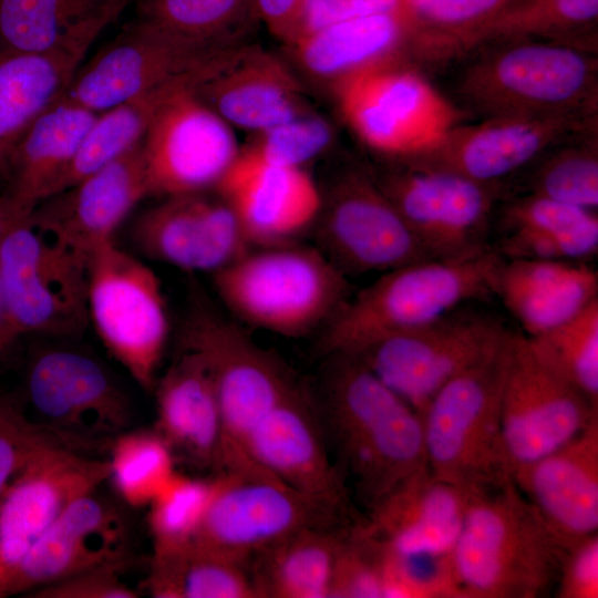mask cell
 Listing matches in <instances>:
<instances>
[{"label": "cell", "mask_w": 598, "mask_h": 598, "mask_svg": "<svg viewBox=\"0 0 598 598\" xmlns=\"http://www.w3.org/2000/svg\"><path fill=\"white\" fill-rule=\"evenodd\" d=\"M215 486V477L199 480L177 472L173 475L148 505L153 554L177 549L194 539Z\"/></svg>", "instance_id": "44"}, {"label": "cell", "mask_w": 598, "mask_h": 598, "mask_svg": "<svg viewBox=\"0 0 598 598\" xmlns=\"http://www.w3.org/2000/svg\"><path fill=\"white\" fill-rule=\"evenodd\" d=\"M247 454L257 468L297 493L353 517L351 489L330 458L317 408L299 384L254 429Z\"/></svg>", "instance_id": "21"}, {"label": "cell", "mask_w": 598, "mask_h": 598, "mask_svg": "<svg viewBox=\"0 0 598 598\" xmlns=\"http://www.w3.org/2000/svg\"><path fill=\"white\" fill-rule=\"evenodd\" d=\"M133 0H0V49L40 52L107 25Z\"/></svg>", "instance_id": "35"}, {"label": "cell", "mask_w": 598, "mask_h": 598, "mask_svg": "<svg viewBox=\"0 0 598 598\" xmlns=\"http://www.w3.org/2000/svg\"><path fill=\"white\" fill-rule=\"evenodd\" d=\"M388 11L409 14L404 0H307L299 31L293 39L340 19Z\"/></svg>", "instance_id": "50"}, {"label": "cell", "mask_w": 598, "mask_h": 598, "mask_svg": "<svg viewBox=\"0 0 598 598\" xmlns=\"http://www.w3.org/2000/svg\"><path fill=\"white\" fill-rule=\"evenodd\" d=\"M3 230H4V220H3L2 208H1V205H0V243H1V239H2Z\"/></svg>", "instance_id": "53"}, {"label": "cell", "mask_w": 598, "mask_h": 598, "mask_svg": "<svg viewBox=\"0 0 598 598\" xmlns=\"http://www.w3.org/2000/svg\"><path fill=\"white\" fill-rule=\"evenodd\" d=\"M109 473L107 460L58 437L34 448L0 498V586L60 514Z\"/></svg>", "instance_id": "18"}, {"label": "cell", "mask_w": 598, "mask_h": 598, "mask_svg": "<svg viewBox=\"0 0 598 598\" xmlns=\"http://www.w3.org/2000/svg\"><path fill=\"white\" fill-rule=\"evenodd\" d=\"M226 308L241 322L286 338L324 327L351 297L347 276L317 247H252L212 275Z\"/></svg>", "instance_id": "6"}, {"label": "cell", "mask_w": 598, "mask_h": 598, "mask_svg": "<svg viewBox=\"0 0 598 598\" xmlns=\"http://www.w3.org/2000/svg\"><path fill=\"white\" fill-rule=\"evenodd\" d=\"M503 258L493 250L455 259H423L382 272L350 297L323 327L319 348L355 353L383 337L429 323L470 302L495 297Z\"/></svg>", "instance_id": "4"}, {"label": "cell", "mask_w": 598, "mask_h": 598, "mask_svg": "<svg viewBox=\"0 0 598 598\" xmlns=\"http://www.w3.org/2000/svg\"><path fill=\"white\" fill-rule=\"evenodd\" d=\"M526 338L540 362L598 404V299L563 324Z\"/></svg>", "instance_id": "43"}, {"label": "cell", "mask_w": 598, "mask_h": 598, "mask_svg": "<svg viewBox=\"0 0 598 598\" xmlns=\"http://www.w3.org/2000/svg\"><path fill=\"white\" fill-rule=\"evenodd\" d=\"M87 260L28 220L4 227L0 291L13 327L28 332H68L87 316Z\"/></svg>", "instance_id": "13"}, {"label": "cell", "mask_w": 598, "mask_h": 598, "mask_svg": "<svg viewBox=\"0 0 598 598\" xmlns=\"http://www.w3.org/2000/svg\"><path fill=\"white\" fill-rule=\"evenodd\" d=\"M148 195L142 141L133 148L43 200L27 219L87 260L134 206Z\"/></svg>", "instance_id": "26"}, {"label": "cell", "mask_w": 598, "mask_h": 598, "mask_svg": "<svg viewBox=\"0 0 598 598\" xmlns=\"http://www.w3.org/2000/svg\"><path fill=\"white\" fill-rule=\"evenodd\" d=\"M457 94L463 111L488 117H598V58L542 40L480 45Z\"/></svg>", "instance_id": "2"}, {"label": "cell", "mask_w": 598, "mask_h": 598, "mask_svg": "<svg viewBox=\"0 0 598 598\" xmlns=\"http://www.w3.org/2000/svg\"><path fill=\"white\" fill-rule=\"evenodd\" d=\"M127 561L110 563L37 589L32 598H136L140 592L123 580Z\"/></svg>", "instance_id": "48"}, {"label": "cell", "mask_w": 598, "mask_h": 598, "mask_svg": "<svg viewBox=\"0 0 598 598\" xmlns=\"http://www.w3.org/2000/svg\"><path fill=\"white\" fill-rule=\"evenodd\" d=\"M598 417V404L548 369L515 331L501 399L505 450L513 468L566 444Z\"/></svg>", "instance_id": "19"}, {"label": "cell", "mask_w": 598, "mask_h": 598, "mask_svg": "<svg viewBox=\"0 0 598 598\" xmlns=\"http://www.w3.org/2000/svg\"><path fill=\"white\" fill-rule=\"evenodd\" d=\"M136 19L173 34L230 48L251 40L252 0H136Z\"/></svg>", "instance_id": "40"}, {"label": "cell", "mask_w": 598, "mask_h": 598, "mask_svg": "<svg viewBox=\"0 0 598 598\" xmlns=\"http://www.w3.org/2000/svg\"><path fill=\"white\" fill-rule=\"evenodd\" d=\"M556 586L558 598H598V533L563 548Z\"/></svg>", "instance_id": "49"}, {"label": "cell", "mask_w": 598, "mask_h": 598, "mask_svg": "<svg viewBox=\"0 0 598 598\" xmlns=\"http://www.w3.org/2000/svg\"><path fill=\"white\" fill-rule=\"evenodd\" d=\"M106 25H94L47 51L0 49V179L25 131L60 101L91 44Z\"/></svg>", "instance_id": "31"}, {"label": "cell", "mask_w": 598, "mask_h": 598, "mask_svg": "<svg viewBox=\"0 0 598 598\" xmlns=\"http://www.w3.org/2000/svg\"><path fill=\"white\" fill-rule=\"evenodd\" d=\"M302 84L285 58L249 40L216 56L192 90L233 128L258 133L309 111Z\"/></svg>", "instance_id": "22"}, {"label": "cell", "mask_w": 598, "mask_h": 598, "mask_svg": "<svg viewBox=\"0 0 598 598\" xmlns=\"http://www.w3.org/2000/svg\"><path fill=\"white\" fill-rule=\"evenodd\" d=\"M489 248L504 260L588 262L598 252V225L567 233L509 230L492 235Z\"/></svg>", "instance_id": "46"}, {"label": "cell", "mask_w": 598, "mask_h": 598, "mask_svg": "<svg viewBox=\"0 0 598 598\" xmlns=\"http://www.w3.org/2000/svg\"><path fill=\"white\" fill-rule=\"evenodd\" d=\"M179 348L199 354L210 372L224 424L223 472L274 478L251 463L247 441L264 416L298 385L289 370L200 298L185 318Z\"/></svg>", "instance_id": "7"}, {"label": "cell", "mask_w": 598, "mask_h": 598, "mask_svg": "<svg viewBox=\"0 0 598 598\" xmlns=\"http://www.w3.org/2000/svg\"><path fill=\"white\" fill-rule=\"evenodd\" d=\"M350 527L306 528L255 555L249 571L258 598H331L338 555Z\"/></svg>", "instance_id": "34"}, {"label": "cell", "mask_w": 598, "mask_h": 598, "mask_svg": "<svg viewBox=\"0 0 598 598\" xmlns=\"http://www.w3.org/2000/svg\"><path fill=\"white\" fill-rule=\"evenodd\" d=\"M482 303H465L350 354L422 415L442 386L493 354L511 331L503 318Z\"/></svg>", "instance_id": "9"}, {"label": "cell", "mask_w": 598, "mask_h": 598, "mask_svg": "<svg viewBox=\"0 0 598 598\" xmlns=\"http://www.w3.org/2000/svg\"><path fill=\"white\" fill-rule=\"evenodd\" d=\"M520 39L597 53L598 0H522L483 29L467 53L486 43Z\"/></svg>", "instance_id": "37"}, {"label": "cell", "mask_w": 598, "mask_h": 598, "mask_svg": "<svg viewBox=\"0 0 598 598\" xmlns=\"http://www.w3.org/2000/svg\"><path fill=\"white\" fill-rule=\"evenodd\" d=\"M142 150L148 195L165 198L215 190L240 147L233 127L187 83L161 105Z\"/></svg>", "instance_id": "17"}, {"label": "cell", "mask_w": 598, "mask_h": 598, "mask_svg": "<svg viewBox=\"0 0 598 598\" xmlns=\"http://www.w3.org/2000/svg\"><path fill=\"white\" fill-rule=\"evenodd\" d=\"M154 430L175 458L199 470H224V424L216 389L204 360L181 349L154 386Z\"/></svg>", "instance_id": "30"}, {"label": "cell", "mask_w": 598, "mask_h": 598, "mask_svg": "<svg viewBox=\"0 0 598 598\" xmlns=\"http://www.w3.org/2000/svg\"><path fill=\"white\" fill-rule=\"evenodd\" d=\"M95 492L74 499L60 514L3 580L0 598L31 594L90 568L128 560L127 520Z\"/></svg>", "instance_id": "23"}, {"label": "cell", "mask_w": 598, "mask_h": 598, "mask_svg": "<svg viewBox=\"0 0 598 598\" xmlns=\"http://www.w3.org/2000/svg\"><path fill=\"white\" fill-rule=\"evenodd\" d=\"M327 357L318 415L338 467L369 511L427 467L422 417L357 355Z\"/></svg>", "instance_id": "1"}, {"label": "cell", "mask_w": 598, "mask_h": 598, "mask_svg": "<svg viewBox=\"0 0 598 598\" xmlns=\"http://www.w3.org/2000/svg\"><path fill=\"white\" fill-rule=\"evenodd\" d=\"M230 48L179 37L135 19L80 65L63 97L100 113L145 92L195 76Z\"/></svg>", "instance_id": "15"}, {"label": "cell", "mask_w": 598, "mask_h": 598, "mask_svg": "<svg viewBox=\"0 0 598 598\" xmlns=\"http://www.w3.org/2000/svg\"><path fill=\"white\" fill-rule=\"evenodd\" d=\"M109 455L107 481L135 508L148 506L176 473L174 453L154 429L120 433L111 441Z\"/></svg>", "instance_id": "42"}, {"label": "cell", "mask_w": 598, "mask_h": 598, "mask_svg": "<svg viewBox=\"0 0 598 598\" xmlns=\"http://www.w3.org/2000/svg\"><path fill=\"white\" fill-rule=\"evenodd\" d=\"M561 550L511 482L471 495L447 560L460 598H539L556 585Z\"/></svg>", "instance_id": "3"}, {"label": "cell", "mask_w": 598, "mask_h": 598, "mask_svg": "<svg viewBox=\"0 0 598 598\" xmlns=\"http://www.w3.org/2000/svg\"><path fill=\"white\" fill-rule=\"evenodd\" d=\"M533 194L575 206L598 207V127L556 144L508 185V196Z\"/></svg>", "instance_id": "38"}, {"label": "cell", "mask_w": 598, "mask_h": 598, "mask_svg": "<svg viewBox=\"0 0 598 598\" xmlns=\"http://www.w3.org/2000/svg\"><path fill=\"white\" fill-rule=\"evenodd\" d=\"M132 239L154 260L212 275L252 248L230 206L207 192L165 197L140 215Z\"/></svg>", "instance_id": "25"}, {"label": "cell", "mask_w": 598, "mask_h": 598, "mask_svg": "<svg viewBox=\"0 0 598 598\" xmlns=\"http://www.w3.org/2000/svg\"><path fill=\"white\" fill-rule=\"evenodd\" d=\"M142 588L155 598H258L245 563L194 540L153 554Z\"/></svg>", "instance_id": "36"}, {"label": "cell", "mask_w": 598, "mask_h": 598, "mask_svg": "<svg viewBox=\"0 0 598 598\" xmlns=\"http://www.w3.org/2000/svg\"><path fill=\"white\" fill-rule=\"evenodd\" d=\"M182 79L145 92L100 112L85 134L55 194L116 159L144 137L164 101L178 87L194 83Z\"/></svg>", "instance_id": "39"}, {"label": "cell", "mask_w": 598, "mask_h": 598, "mask_svg": "<svg viewBox=\"0 0 598 598\" xmlns=\"http://www.w3.org/2000/svg\"><path fill=\"white\" fill-rule=\"evenodd\" d=\"M285 58L299 79L329 92L348 76L398 60L422 59L419 30L401 11L340 19L287 44Z\"/></svg>", "instance_id": "27"}, {"label": "cell", "mask_w": 598, "mask_h": 598, "mask_svg": "<svg viewBox=\"0 0 598 598\" xmlns=\"http://www.w3.org/2000/svg\"><path fill=\"white\" fill-rule=\"evenodd\" d=\"M470 497L426 467L369 509L354 529L398 555L444 557L455 544Z\"/></svg>", "instance_id": "29"}, {"label": "cell", "mask_w": 598, "mask_h": 598, "mask_svg": "<svg viewBox=\"0 0 598 598\" xmlns=\"http://www.w3.org/2000/svg\"><path fill=\"white\" fill-rule=\"evenodd\" d=\"M307 0H252L255 17L282 44L299 31Z\"/></svg>", "instance_id": "51"}, {"label": "cell", "mask_w": 598, "mask_h": 598, "mask_svg": "<svg viewBox=\"0 0 598 598\" xmlns=\"http://www.w3.org/2000/svg\"><path fill=\"white\" fill-rule=\"evenodd\" d=\"M460 123L401 166L451 172L508 193L509 183L540 155L596 118L488 117Z\"/></svg>", "instance_id": "20"}, {"label": "cell", "mask_w": 598, "mask_h": 598, "mask_svg": "<svg viewBox=\"0 0 598 598\" xmlns=\"http://www.w3.org/2000/svg\"><path fill=\"white\" fill-rule=\"evenodd\" d=\"M512 483L563 548L598 530V417L553 452L512 472Z\"/></svg>", "instance_id": "28"}, {"label": "cell", "mask_w": 598, "mask_h": 598, "mask_svg": "<svg viewBox=\"0 0 598 598\" xmlns=\"http://www.w3.org/2000/svg\"><path fill=\"white\" fill-rule=\"evenodd\" d=\"M194 542L247 564L288 536L313 527L337 528L347 517L281 482L218 473Z\"/></svg>", "instance_id": "16"}, {"label": "cell", "mask_w": 598, "mask_h": 598, "mask_svg": "<svg viewBox=\"0 0 598 598\" xmlns=\"http://www.w3.org/2000/svg\"><path fill=\"white\" fill-rule=\"evenodd\" d=\"M25 403L38 424L70 447L94 454L128 430L127 395L100 362L82 352L53 349L39 353L25 378Z\"/></svg>", "instance_id": "14"}, {"label": "cell", "mask_w": 598, "mask_h": 598, "mask_svg": "<svg viewBox=\"0 0 598 598\" xmlns=\"http://www.w3.org/2000/svg\"><path fill=\"white\" fill-rule=\"evenodd\" d=\"M378 185L434 259H465L489 248L501 185L483 184L437 169L377 163Z\"/></svg>", "instance_id": "12"}, {"label": "cell", "mask_w": 598, "mask_h": 598, "mask_svg": "<svg viewBox=\"0 0 598 598\" xmlns=\"http://www.w3.org/2000/svg\"><path fill=\"white\" fill-rule=\"evenodd\" d=\"M515 331L488 358L453 378L422 413L426 465L470 495L512 482L501 399Z\"/></svg>", "instance_id": "5"}, {"label": "cell", "mask_w": 598, "mask_h": 598, "mask_svg": "<svg viewBox=\"0 0 598 598\" xmlns=\"http://www.w3.org/2000/svg\"><path fill=\"white\" fill-rule=\"evenodd\" d=\"M334 131L322 116L310 111L265 131L254 133L246 145L269 162L305 168L332 146Z\"/></svg>", "instance_id": "45"}, {"label": "cell", "mask_w": 598, "mask_h": 598, "mask_svg": "<svg viewBox=\"0 0 598 598\" xmlns=\"http://www.w3.org/2000/svg\"><path fill=\"white\" fill-rule=\"evenodd\" d=\"M522 0H404L422 41L423 60L466 54L476 35Z\"/></svg>", "instance_id": "41"}, {"label": "cell", "mask_w": 598, "mask_h": 598, "mask_svg": "<svg viewBox=\"0 0 598 598\" xmlns=\"http://www.w3.org/2000/svg\"><path fill=\"white\" fill-rule=\"evenodd\" d=\"M86 307L111 355L145 391H153L169 333L156 274L113 239L87 258Z\"/></svg>", "instance_id": "10"}, {"label": "cell", "mask_w": 598, "mask_h": 598, "mask_svg": "<svg viewBox=\"0 0 598 598\" xmlns=\"http://www.w3.org/2000/svg\"><path fill=\"white\" fill-rule=\"evenodd\" d=\"M50 437L58 436L28 415L23 395H0V498L34 448Z\"/></svg>", "instance_id": "47"}, {"label": "cell", "mask_w": 598, "mask_h": 598, "mask_svg": "<svg viewBox=\"0 0 598 598\" xmlns=\"http://www.w3.org/2000/svg\"><path fill=\"white\" fill-rule=\"evenodd\" d=\"M317 248L347 277L431 259L367 164L346 162L320 186ZM434 259V258H433Z\"/></svg>", "instance_id": "11"}, {"label": "cell", "mask_w": 598, "mask_h": 598, "mask_svg": "<svg viewBox=\"0 0 598 598\" xmlns=\"http://www.w3.org/2000/svg\"><path fill=\"white\" fill-rule=\"evenodd\" d=\"M330 93L344 122L383 164H404L466 118L410 60L361 70Z\"/></svg>", "instance_id": "8"}, {"label": "cell", "mask_w": 598, "mask_h": 598, "mask_svg": "<svg viewBox=\"0 0 598 598\" xmlns=\"http://www.w3.org/2000/svg\"><path fill=\"white\" fill-rule=\"evenodd\" d=\"M215 192L252 247L297 243L312 229L321 205L320 185L306 168L269 162L246 146Z\"/></svg>", "instance_id": "24"}, {"label": "cell", "mask_w": 598, "mask_h": 598, "mask_svg": "<svg viewBox=\"0 0 598 598\" xmlns=\"http://www.w3.org/2000/svg\"><path fill=\"white\" fill-rule=\"evenodd\" d=\"M19 337L20 333L8 317L0 291V359L13 346Z\"/></svg>", "instance_id": "52"}, {"label": "cell", "mask_w": 598, "mask_h": 598, "mask_svg": "<svg viewBox=\"0 0 598 598\" xmlns=\"http://www.w3.org/2000/svg\"><path fill=\"white\" fill-rule=\"evenodd\" d=\"M97 114L62 97L30 125L12 154L0 199L4 227L27 220L55 194Z\"/></svg>", "instance_id": "32"}, {"label": "cell", "mask_w": 598, "mask_h": 598, "mask_svg": "<svg viewBox=\"0 0 598 598\" xmlns=\"http://www.w3.org/2000/svg\"><path fill=\"white\" fill-rule=\"evenodd\" d=\"M495 297L524 336L534 337L570 320L598 299V272L588 262L503 260Z\"/></svg>", "instance_id": "33"}]
</instances>
